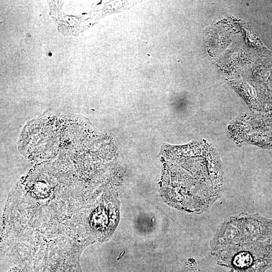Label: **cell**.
<instances>
[{"instance_id": "1", "label": "cell", "mask_w": 272, "mask_h": 272, "mask_svg": "<svg viewBox=\"0 0 272 272\" xmlns=\"http://www.w3.org/2000/svg\"><path fill=\"white\" fill-rule=\"evenodd\" d=\"M180 272H201L193 258H188Z\"/></svg>"}]
</instances>
